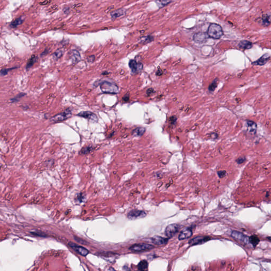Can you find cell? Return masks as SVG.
Here are the masks:
<instances>
[{"instance_id":"obj_1","label":"cell","mask_w":271,"mask_h":271,"mask_svg":"<svg viewBox=\"0 0 271 271\" xmlns=\"http://www.w3.org/2000/svg\"><path fill=\"white\" fill-rule=\"evenodd\" d=\"M207 34L209 37L215 39H218L223 35L222 27L218 24L212 23L208 28Z\"/></svg>"},{"instance_id":"obj_2","label":"cell","mask_w":271,"mask_h":271,"mask_svg":"<svg viewBox=\"0 0 271 271\" xmlns=\"http://www.w3.org/2000/svg\"><path fill=\"white\" fill-rule=\"evenodd\" d=\"M100 89L104 93L117 94L119 91V87L117 85L108 81H104L101 83Z\"/></svg>"},{"instance_id":"obj_3","label":"cell","mask_w":271,"mask_h":271,"mask_svg":"<svg viewBox=\"0 0 271 271\" xmlns=\"http://www.w3.org/2000/svg\"><path fill=\"white\" fill-rule=\"evenodd\" d=\"M72 115V111L70 109H67L64 112L58 114L51 118L50 121L53 122H58L65 120Z\"/></svg>"},{"instance_id":"obj_4","label":"cell","mask_w":271,"mask_h":271,"mask_svg":"<svg viewBox=\"0 0 271 271\" xmlns=\"http://www.w3.org/2000/svg\"><path fill=\"white\" fill-rule=\"evenodd\" d=\"M180 227L178 224H171L168 225L165 229V234L169 238L173 237L179 231Z\"/></svg>"},{"instance_id":"obj_5","label":"cell","mask_w":271,"mask_h":271,"mask_svg":"<svg viewBox=\"0 0 271 271\" xmlns=\"http://www.w3.org/2000/svg\"><path fill=\"white\" fill-rule=\"evenodd\" d=\"M154 248V246L148 244H145V243H140V244H136L132 245L130 248L129 249L133 251H142L145 250H150Z\"/></svg>"},{"instance_id":"obj_6","label":"cell","mask_w":271,"mask_h":271,"mask_svg":"<svg viewBox=\"0 0 271 271\" xmlns=\"http://www.w3.org/2000/svg\"><path fill=\"white\" fill-rule=\"evenodd\" d=\"M146 216V214L144 211L133 210L130 211L128 214V217L130 219H136L142 218Z\"/></svg>"},{"instance_id":"obj_7","label":"cell","mask_w":271,"mask_h":271,"mask_svg":"<svg viewBox=\"0 0 271 271\" xmlns=\"http://www.w3.org/2000/svg\"><path fill=\"white\" fill-rule=\"evenodd\" d=\"M68 245H69L70 247H71L73 249H74V250L76 251L77 253H79L81 255L85 256L89 253V250L87 249H86L85 248H84V247H83V246H78V245H77L76 244H75L74 243H69Z\"/></svg>"},{"instance_id":"obj_8","label":"cell","mask_w":271,"mask_h":271,"mask_svg":"<svg viewBox=\"0 0 271 271\" xmlns=\"http://www.w3.org/2000/svg\"><path fill=\"white\" fill-rule=\"evenodd\" d=\"M129 66L133 74L140 72L143 68L142 63H137L134 60H130L129 63Z\"/></svg>"},{"instance_id":"obj_9","label":"cell","mask_w":271,"mask_h":271,"mask_svg":"<svg viewBox=\"0 0 271 271\" xmlns=\"http://www.w3.org/2000/svg\"><path fill=\"white\" fill-rule=\"evenodd\" d=\"M210 238L209 237L205 236H197L194 238L191 239L189 241V244L191 246L197 245L199 244H202L207 242L208 240H210Z\"/></svg>"},{"instance_id":"obj_10","label":"cell","mask_w":271,"mask_h":271,"mask_svg":"<svg viewBox=\"0 0 271 271\" xmlns=\"http://www.w3.org/2000/svg\"><path fill=\"white\" fill-rule=\"evenodd\" d=\"M209 36L204 32H198L193 36V40L197 43H203L206 42Z\"/></svg>"},{"instance_id":"obj_11","label":"cell","mask_w":271,"mask_h":271,"mask_svg":"<svg viewBox=\"0 0 271 271\" xmlns=\"http://www.w3.org/2000/svg\"><path fill=\"white\" fill-rule=\"evenodd\" d=\"M151 241L153 244L158 246H163L167 244L168 239L161 236H155L151 238Z\"/></svg>"},{"instance_id":"obj_12","label":"cell","mask_w":271,"mask_h":271,"mask_svg":"<svg viewBox=\"0 0 271 271\" xmlns=\"http://www.w3.org/2000/svg\"><path fill=\"white\" fill-rule=\"evenodd\" d=\"M192 231L189 228H185L181 231L179 236V239L180 240H184L191 237L192 236Z\"/></svg>"},{"instance_id":"obj_13","label":"cell","mask_w":271,"mask_h":271,"mask_svg":"<svg viewBox=\"0 0 271 271\" xmlns=\"http://www.w3.org/2000/svg\"><path fill=\"white\" fill-rule=\"evenodd\" d=\"M77 115L79 116H80V117L91 119L94 121L97 120V117H96V115L90 111H83L80 112Z\"/></svg>"},{"instance_id":"obj_14","label":"cell","mask_w":271,"mask_h":271,"mask_svg":"<svg viewBox=\"0 0 271 271\" xmlns=\"http://www.w3.org/2000/svg\"><path fill=\"white\" fill-rule=\"evenodd\" d=\"M70 58L72 60L73 63H77L81 60V56L80 52L75 50H72L70 52Z\"/></svg>"},{"instance_id":"obj_15","label":"cell","mask_w":271,"mask_h":271,"mask_svg":"<svg viewBox=\"0 0 271 271\" xmlns=\"http://www.w3.org/2000/svg\"><path fill=\"white\" fill-rule=\"evenodd\" d=\"M231 236L233 237V238L241 241L246 242L247 239V238L243 234L237 231H233L231 234Z\"/></svg>"},{"instance_id":"obj_16","label":"cell","mask_w":271,"mask_h":271,"mask_svg":"<svg viewBox=\"0 0 271 271\" xmlns=\"http://www.w3.org/2000/svg\"><path fill=\"white\" fill-rule=\"evenodd\" d=\"M269 60V56L267 54H265L262 56L257 61L254 62L253 64L255 65H265Z\"/></svg>"},{"instance_id":"obj_17","label":"cell","mask_w":271,"mask_h":271,"mask_svg":"<svg viewBox=\"0 0 271 271\" xmlns=\"http://www.w3.org/2000/svg\"><path fill=\"white\" fill-rule=\"evenodd\" d=\"M247 130L248 131L251 133H255L256 131L257 126L256 124L252 121H247Z\"/></svg>"},{"instance_id":"obj_18","label":"cell","mask_w":271,"mask_h":271,"mask_svg":"<svg viewBox=\"0 0 271 271\" xmlns=\"http://www.w3.org/2000/svg\"><path fill=\"white\" fill-rule=\"evenodd\" d=\"M126 10L124 9H120L115 10L111 13V15L112 18H117L125 14Z\"/></svg>"},{"instance_id":"obj_19","label":"cell","mask_w":271,"mask_h":271,"mask_svg":"<svg viewBox=\"0 0 271 271\" xmlns=\"http://www.w3.org/2000/svg\"><path fill=\"white\" fill-rule=\"evenodd\" d=\"M239 46L240 48H241L244 49H249L252 47L253 44L251 42L247 40H243L240 42Z\"/></svg>"},{"instance_id":"obj_20","label":"cell","mask_w":271,"mask_h":271,"mask_svg":"<svg viewBox=\"0 0 271 271\" xmlns=\"http://www.w3.org/2000/svg\"><path fill=\"white\" fill-rule=\"evenodd\" d=\"M145 129L144 128L138 127L133 131L132 134L134 136L140 137L145 133Z\"/></svg>"},{"instance_id":"obj_21","label":"cell","mask_w":271,"mask_h":271,"mask_svg":"<svg viewBox=\"0 0 271 271\" xmlns=\"http://www.w3.org/2000/svg\"><path fill=\"white\" fill-rule=\"evenodd\" d=\"M148 267V264L147 262L145 260H143L140 262V263L138 265V268L140 270L142 271H147Z\"/></svg>"},{"instance_id":"obj_22","label":"cell","mask_w":271,"mask_h":271,"mask_svg":"<svg viewBox=\"0 0 271 271\" xmlns=\"http://www.w3.org/2000/svg\"><path fill=\"white\" fill-rule=\"evenodd\" d=\"M249 242L254 246H256L260 242L259 238L255 235L251 236L249 238Z\"/></svg>"},{"instance_id":"obj_23","label":"cell","mask_w":271,"mask_h":271,"mask_svg":"<svg viewBox=\"0 0 271 271\" xmlns=\"http://www.w3.org/2000/svg\"><path fill=\"white\" fill-rule=\"evenodd\" d=\"M64 52V50L63 49H59L57 50L53 55V57H54V60H57L58 59L60 58L63 56Z\"/></svg>"},{"instance_id":"obj_24","label":"cell","mask_w":271,"mask_h":271,"mask_svg":"<svg viewBox=\"0 0 271 271\" xmlns=\"http://www.w3.org/2000/svg\"><path fill=\"white\" fill-rule=\"evenodd\" d=\"M37 59V58L35 56H34V55L32 56V57H31V58L28 61V62L27 64V66H26V69L27 70L29 69L33 66V65L36 62Z\"/></svg>"},{"instance_id":"obj_25","label":"cell","mask_w":271,"mask_h":271,"mask_svg":"<svg viewBox=\"0 0 271 271\" xmlns=\"http://www.w3.org/2000/svg\"><path fill=\"white\" fill-rule=\"evenodd\" d=\"M22 22H23V20L21 17L17 18V19H16V20H15L14 21H13V22H11V23L10 24V26L13 28H16L18 26L20 25L22 23Z\"/></svg>"},{"instance_id":"obj_26","label":"cell","mask_w":271,"mask_h":271,"mask_svg":"<svg viewBox=\"0 0 271 271\" xmlns=\"http://www.w3.org/2000/svg\"><path fill=\"white\" fill-rule=\"evenodd\" d=\"M153 40H154V38H153V37H152L151 36H146V37L142 38V41L143 40V42H144V43H149L152 42Z\"/></svg>"},{"instance_id":"obj_27","label":"cell","mask_w":271,"mask_h":271,"mask_svg":"<svg viewBox=\"0 0 271 271\" xmlns=\"http://www.w3.org/2000/svg\"><path fill=\"white\" fill-rule=\"evenodd\" d=\"M217 80L215 79L209 86V90L210 91H214L215 90L216 87H217Z\"/></svg>"},{"instance_id":"obj_28","label":"cell","mask_w":271,"mask_h":271,"mask_svg":"<svg viewBox=\"0 0 271 271\" xmlns=\"http://www.w3.org/2000/svg\"><path fill=\"white\" fill-rule=\"evenodd\" d=\"M157 5L160 8H162L163 7H164L165 5L168 4L170 2V1H156V2Z\"/></svg>"},{"instance_id":"obj_29","label":"cell","mask_w":271,"mask_h":271,"mask_svg":"<svg viewBox=\"0 0 271 271\" xmlns=\"http://www.w3.org/2000/svg\"><path fill=\"white\" fill-rule=\"evenodd\" d=\"M14 68H16V67H13V68H7V69H3L1 71H0V74H1V75H6L7 74H8V72L10 70H11L12 69H13Z\"/></svg>"},{"instance_id":"obj_30","label":"cell","mask_w":271,"mask_h":271,"mask_svg":"<svg viewBox=\"0 0 271 271\" xmlns=\"http://www.w3.org/2000/svg\"><path fill=\"white\" fill-rule=\"evenodd\" d=\"M269 19H270L269 16H267H267H265V17H263V19H262L263 25H266V26H267L268 25H269V23H270V22H269Z\"/></svg>"},{"instance_id":"obj_31","label":"cell","mask_w":271,"mask_h":271,"mask_svg":"<svg viewBox=\"0 0 271 271\" xmlns=\"http://www.w3.org/2000/svg\"><path fill=\"white\" fill-rule=\"evenodd\" d=\"M129 95L128 93L126 95H125V96H123V100L124 101H128V100H129Z\"/></svg>"},{"instance_id":"obj_32","label":"cell","mask_w":271,"mask_h":271,"mask_svg":"<svg viewBox=\"0 0 271 271\" xmlns=\"http://www.w3.org/2000/svg\"><path fill=\"white\" fill-rule=\"evenodd\" d=\"M225 172H224V171H220V172H218V175L220 178L223 177L225 176Z\"/></svg>"},{"instance_id":"obj_33","label":"cell","mask_w":271,"mask_h":271,"mask_svg":"<svg viewBox=\"0 0 271 271\" xmlns=\"http://www.w3.org/2000/svg\"><path fill=\"white\" fill-rule=\"evenodd\" d=\"M154 92V91L153 90V89H149L147 91V94L148 95H150L152 93H153Z\"/></svg>"},{"instance_id":"obj_34","label":"cell","mask_w":271,"mask_h":271,"mask_svg":"<svg viewBox=\"0 0 271 271\" xmlns=\"http://www.w3.org/2000/svg\"><path fill=\"white\" fill-rule=\"evenodd\" d=\"M244 161H245V158L243 159V158H239V159H238V160L237 161V162L239 164H241V163H243Z\"/></svg>"},{"instance_id":"obj_35","label":"cell","mask_w":271,"mask_h":271,"mask_svg":"<svg viewBox=\"0 0 271 271\" xmlns=\"http://www.w3.org/2000/svg\"><path fill=\"white\" fill-rule=\"evenodd\" d=\"M156 74H157V75H158V76L161 75L162 74V70H161V69H159L157 70V73H156Z\"/></svg>"},{"instance_id":"obj_36","label":"cell","mask_w":271,"mask_h":271,"mask_svg":"<svg viewBox=\"0 0 271 271\" xmlns=\"http://www.w3.org/2000/svg\"><path fill=\"white\" fill-rule=\"evenodd\" d=\"M49 2H49V1H44V2H43L40 3V4H42V5H45L46 3L47 4V3H49Z\"/></svg>"},{"instance_id":"obj_37","label":"cell","mask_w":271,"mask_h":271,"mask_svg":"<svg viewBox=\"0 0 271 271\" xmlns=\"http://www.w3.org/2000/svg\"><path fill=\"white\" fill-rule=\"evenodd\" d=\"M137 271H142V270H137Z\"/></svg>"}]
</instances>
